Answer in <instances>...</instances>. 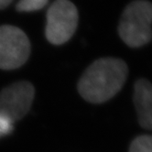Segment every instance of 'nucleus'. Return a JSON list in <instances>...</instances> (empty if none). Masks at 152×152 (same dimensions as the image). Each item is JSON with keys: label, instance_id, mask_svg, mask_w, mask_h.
Segmentation results:
<instances>
[{"label": "nucleus", "instance_id": "9", "mask_svg": "<svg viewBox=\"0 0 152 152\" xmlns=\"http://www.w3.org/2000/svg\"><path fill=\"white\" fill-rule=\"evenodd\" d=\"M14 124L5 117L0 115V137H5L6 135L12 132Z\"/></svg>", "mask_w": 152, "mask_h": 152}, {"label": "nucleus", "instance_id": "10", "mask_svg": "<svg viewBox=\"0 0 152 152\" xmlns=\"http://www.w3.org/2000/svg\"><path fill=\"white\" fill-rule=\"evenodd\" d=\"M13 0H0V9H4L7 7Z\"/></svg>", "mask_w": 152, "mask_h": 152}, {"label": "nucleus", "instance_id": "6", "mask_svg": "<svg viewBox=\"0 0 152 152\" xmlns=\"http://www.w3.org/2000/svg\"><path fill=\"white\" fill-rule=\"evenodd\" d=\"M133 101L139 125L152 130V83L148 80L140 78L135 83Z\"/></svg>", "mask_w": 152, "mask_h": 152}, {"label": "nucleus", "instance_id": "1", "mask_svg": "<svg viewBox=\"0 0 152 152\" xmlns=\"http://www.w3.org/2000/svg\"><path fill=\"white\" fill-rule=\"evenodd\" d=\"M128 76V66L121 59L106 57L94 61L78 82V92L92 104H103L121 91Z\"/></svg>", "mask_w": 152, "mask_h": 152}, {"label": "nucleus", "instance_id": "2", "mask_svg": "<svg viewBox=\"0 0 152 152\" xmlns=\"http://www.w3.org/2000/svg\"><path fill=\"white\" fill-rule=\"evenodd\" d=\"M118 34L130 48H140L152 40V3L134 0L129 3L119 20Z\"/></svg>", "mask_w": 152, "mask_h": 152}, {"label": "nucleus", "instance_id": "5", "mask_svg": "<svg viewBox=\"0 0 152 152\" xmlns=\"http://www.w3.org/2000/svg\"><path fill=\"white\" fill-rule=\"evenodd\" d=\"M34 97L35 88L29 82L20 81L7 86L0 92V115L15 124L28 113Z\"/></svg>", "mask_w": 152, "mask_h": 152}, {"label": "nucleus", "instance_id": "7", "mask_svg": "<svg viewBox=\"0 0 152 152\" xmlns=\"http://www.w3.org/2000/svg\"><path fill=\"white\" fill-rule=\"evenodd\" d=\"M129 152H152V136L143 135L136 137L130 145Z\"/></svg>", "mask_w": 152, "mask_h": 152}, {"label": "nucleus", "instance_id": "3", "mask_svg": "<svg viewBox=\"0 0 152 152\" xmlns=\"http://www.w3.org/2000/svg\"><path fill=\"white\" fill-rule=\"evenodd\" d=\"M78 10L70 0H55L47 12L45 36L53 45H61L72 39L78 26Z\"/></svg>", "mask_w": 152, "mask_h": 152}, {"label": "nucleus", "instance_id": "4", "mask_svg": "<svg viewBox=\"0 0 152 152\" xmlns=\"http://www.w3.org/2000/svg\"><path fill=\"white\" fill-rule=\"evenodd\" d=\"M30 50V41L22 29L11 25L0 27V69L21 67L29 58Z\"/></svg>", "mask_w": 152, "mask_h": 152}, {"label": "nucleus", "instance_id": "8", "mask_svg": "<svg viewBox=\"0 0 152 152\" xmlns=\"http://www.w3.org/2000/svg\"><path fill=\"white\" fill-rule=\"evenodd\" d=\"M49 0H20L16 9L18 12H33L46 7Z\"/></svg>", "mask_w": 152, "mask_h": 152}]
</instances>
